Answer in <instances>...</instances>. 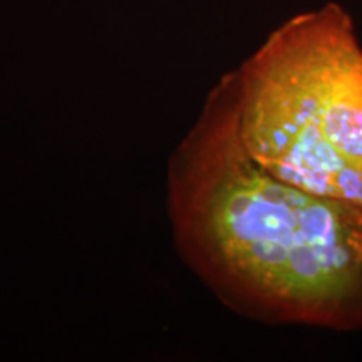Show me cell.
Wrapping results in <instances>:
<instances>
[{
  "label": "cell",
  "instance_id": "cell-1",
  "mask_svg": "<svg viewBox=\"0 0 362 362\" xmlns=\"http://www.w3.org/2000/svg\"><path fill=\"white\" fill-rule=\"evenodd\" d=\"M168 214L183 260L233 312L362 330V208L260 166L218 84L170 160Z\"/></svg>",
  "mask_w": 362,
  "mask_h": 362
},
{
  "label": "cell",
  "instance_id": "cell-2",
  "mask_svg": "<svg viewBox=\"0 0 362 362\" xmlns=\"http://www.w3.org/2000/svg\"><path fill=\"white\" fill-rule=\"evenodd\" d=\"M218 86L260 166L362 208V42L346 8L291 17Z\"/></svg>",
  "mask_w": 362,
  "mask_h": 362
}]
</instances>
